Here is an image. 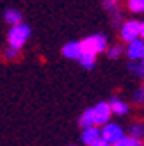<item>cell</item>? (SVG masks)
<instances>
[{"label": "cell", "instance_id": "52a82bcc", "mask_svg": "<svg viewBox=\"0 0 144 146\" xmlns=\"http://www.w3.org/2000/svg\"><path fill=\"white\" fill-rule=\"evenodd\" d=\"M99 137H101V129L97 125H90V127H83L82 129V143L85 146H90Z\"/></svg>", "mask_w": 144, "mask_h": 146}, {"label": "cell", "instance_id": "3957f363", "mask_svg": "<svg viewBox=\"0 0 144 146\" xmlns=\"http://www.w3.org/2000/svg\"><path fill=\"white\" fill-rule=\"evenodd\" d=\"M123 127L120 123H115V122H106L104 125H101V137L104 141H108L110 144H115L118 143L122 137H123Z\"/></svg>", "mask_w": 144, "mask_h": 146}, {"label": "cell", "instance_id": "ac0fdd59", "mask_svg": "<svg viewBox=\"0 0 144 146\" xmlns=\"http://www.w3.org/2000/svg\"><path fill=\"white\" fill-rule=\"evenodd\" d=\"M17 56H19V49H14L11 45L5 47V50H4V58L5 59H16Z\"/></svg>", "mask_w": 144, "mask_h": 146}, {"label": "cell", "instance_id": "cb8c5ba5", "mask_svg": "<svg viewBox=\"0 0 144 146\" xmlns=\"http://www.w3.org/2000/svg\"><path fill=\"white\" fill-rule=\"evenodd\" d=\"M142 90H144V85H142Z\"/></svg>", "mask_w": 144, "mask_h": 146}, {"label": "cell", "instance_id": "ba28073f", "mask_svg": "<svg viewBox=\"0 0 144 146\" xmlns=\"http://www.w3.org/2000/svg\"><path fill=\"white\" fill-rule=\"evenodd\" d=\"M61 52L66 59H78L82 56V45H80V42H68L63 45Z\"/></svg>", "mask_w": 144, "mask_h": 146}, {"label": "cell", "instance_id": "7a4b0ae2", "mask_svg": "<svg viewBox=\"0 0 144 146\" xmlns=\"http://www.w3.org/2000/svg\"><path fill=\"white\" fill-rule=\"evenodd\" d=\"M82 45V52H90V54H101L108 49V38L102 33H94V35H89L85 36L83 40H80Z\"/></svg>", "mask_w": 144, "mask_h": 146}, {"label": "cell", "instance_id": "e0dca14e", "mask_svg": "<svg viewBox=\"0 0 144 146\" xmlns=\"http://www.w3.org/2000/svg\"><path fill=\"white\" fill-rule=\"evenodd\" d=\"M129 70L134 73L135 77H144V70H142V66H141L139 61H132V63L129 64Z\"/></svg>", "mask_w": 144, "mask_h": 146}, {"label": "cell", "instance_id": "603a6c76", "mask_svg": "<svg viewBox=\"0 0 144 146\" xmlns=\"http://www.w3.org/2000/svg\"><path fill=\"white\" fill-rule=\"evenodd\" d=\"M139 63H141V66H142V70H144V56L141 58V61H139Z\"/></svg>", "mask_w": 144, "mask_h": 146}, {"label": "cell", "instance_id": "44dd1931", "mask_svg": "<svg viewBox=\"0 0 144 146\" xmlns=\"http://www.w3.org/2000/svg\"><path fill=\"white\" fill-rule=\"evenodd\" d=\"M90 146H111V144L108 143V141H104L102 137H99V139H97V141H94V143H92Z\"/></svg>", "mask_w": 144, "mask_h": 146}, {"label": "cell", "instance_id": "277c9868", "mask_svg": "<svg viewBox=\"0 0 144 146\" xmlns=\"http://www.w3.org/2000/svg\"><path fill=\"white\" fill-rule=\"evenodd\" d=\"M141 35V23L135 19H129V21H123L120 25V36L123 42H130L134 38H139Z\"/></svg>", "mask_w": 144, "mask_h": 146}, {"label": "cell", "instance_id": "4fadbf2b", "mask_svg": "<svg viewBox=\"0 0 144 146\" xmlns=\"http://www.w3.org/2000/svg\"><path fill=\"white\" fill-rule=\"evenodd\" d=\"M129 136L130 137H134V139H142L144 137V123H139V122H135V123H132L130 125V129H129Z\"/></svg>", "mask_w": 144, "mask_h": 146}, {"label": "cell", "instance_id": "6da1fadb", "mask_svg": "<svg viewBox=\"0 0 144 146\" xmlns=\"http://www.w3.org/2000/svg\"><path fill=\"white\" fill-rule=\"evenodd\" d=\"M30 35H31V30L23 21L17 23V25H12L11 30H9V33H7V44L11 47H14V49H19L21 50V47L28 42Z\"/></svg>", "mask_w": 144, "mask_h": 146}, {"label": "cell", "instance_id": "8992f818", "mask_svg": "<svg viewBox=\"0 0 144 146\" xmlns=\"http://www.w3.org/2000/svg\"><path fill=\"white\" fill-rule=\"evenodd\" d=\"M142 56H144V40L141 36L127 42V58L130 61H141Z\"/></svg>", "mask_w": 144, "mask_h": 146}, {"label": "cell", "instance_id": "5b68a950", "mask_svg": "<svg viewBox=\"0 0 144 146\" xmlns=\"http://www.w3.org/2000/svg\"><path fill=\"white\" fill-rule=\"evenodd\" d=\"M92 113H94V125H97V127H101V125H104L106 122H110V118H111V106H110V103H106V101H101V103H97L94 108H92Z\"/></svg>", "mask_w": 144, "mask_h": 146}, {"label": "cell", "instance_id": "9c48e42d", "mask_svg": "<svg viewBox=\"0 0 144 146\" xmlns=\"http://www.w3.org/2000/svg\"><path fill=\"white\" fill-rule=\"evenodd\" d=\"M110 106H111V113L118 115V117H122V115H125V113L129 111V104L125 103V101H122L120 98H113L110 101Z\"/></svg>", "mask_w": 144, "mask_h": 146}, {"label": "cell", "instance_id": "8fae6325", "mask_svg": "<svg viewBox=\"0 0 144 146\" xmlns=\"http://www.w3.org/2000/svg\"><path fill=\"white\" fill-rule=\"evenodd\" d=\"M85 70H92L96 66V54H90V52H82V56L77 59Z\"/></svg>", "mask_w": 144, "mask_h": 146}, {"label": "cell", "instance_id": "d6986e66", "mask_svg": "<svg viewBox=\"0 0 144 146\" xmlns=\"http://www.w3.org/2000/svg\"><path fill=\"white\" fill-rule=\"evenodd\" d=\"M118 4H120V0H102V5H104L108 11H115V9H118Z\"/></svg>", "mask_w": 144, "mask_h": 146}, {"label": "cell", "instance_id": "30bf717a", "mask_svg": "<svg viewBox=\"0 0 144 146\" xmlns=\"http://www.w3.org/2000/svg\"><path fill=\"white\" fill-rule=\"evenodd\" d=\"M4 19H5V23H9V25L12 26V25L21 23V21H23V16H21L19 11H16V9H7V11L4 12Z\"/></svg>", "mask_w": 144, "mask_h": 146}, {"label": "cell", "instance_id": "ffe728a7", "mask_svg": "<svg viewBox=\"0 0 144 146\" xmlns=\"http://www.w3.org/2000/svg\"><path fill=\"white\" fill-rule=\"evenodd\" d=\"M134 101H135L137 104L144 103V90H142V89H141V90H137V92L134 94Z\"/></svg>", "mask_w": 144, "mask_h": 146}, {"label": "cell", "instance_id": "2e32d148", "mask_svg": "<svg viewBox=\"0 0 144 146\" xmlns=\"http://www.w3.org/2000/svg\"><path fill=\"white\" fill-rule=\"evenodd\" d=\"M111 146H142V144H141L139 139H134V137H130V136H127V137L123 136L118 143H115V144H111Z\"/></svg>", "mask_w": 144, "mask_h": 146}, {"label": "cell", "instance_id": "7c38bea8", "mask_svg": "<svg viewBox=\"0 0 144 146\" xmlns=\"http://www.w3.org/2000/svg\"><path fill=\"white\" fill-rule=\"evenodd\" d=\"M78 125L82 127H90V125H94V113H92V108H89V110H85V111L80 115V118H78Z\"/></svg>", "mask_w": 144, "mask_h": 146}, {"label": "cell", "instance_id": "7402d4cb", "mask_svg": "<svg viewBox=\"0 0 144 146\" xmlns=\"http://www.w3.org/2000/svg\"><path fill=\"white\" fill-rule=\"evenodd\" d=\"M139 36H141V38L144 40V21L141 23V35H139Z\"/></svg>", "mask_w": 144, "mask_h": 146}, {"label": "cell", "instance_id": "9a60e30c", "mask_svg": "<svg viewBox=\"0 0 144 146\" xmlns=\"http://www.w3.org/2000/svg\"><path fill=\"white\" fill-rule=\"evenodd\" d=\"M106 52H108V58H110V59H118V58H122V54H123V47L118 45V44L108 45Z\"/></svg>", "mask_w": 144, "mask_h": 146}, {"label": "cell", "instance_id": "5bb4252c", "mask_svg": "<svg viewBox=\"0 0 144 146\" xmlns=\"http://www.w3.org/2000/svg\"><path fill=\"white\" fill-rule=\"evenodd\" d=\"M127 7L134 14H142L144 12V0H127Z\"/></svg>", "mask_w": 144, "mask_h": 146}]
</instances>
